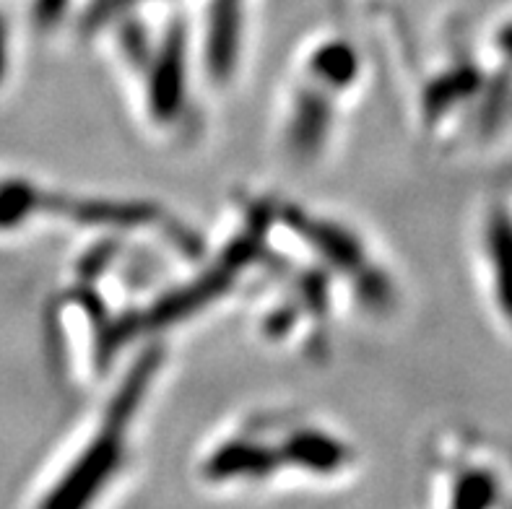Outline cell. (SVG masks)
<instances>
[{
	"label": "cell",
	"instance_id": "cell-1",
	"mask_svg": "<svg viewBox=\"0 0 512 509\" xmlns=\"http://www.w3.org/2000/svg\"><path fill=\"white\" fill-rule=\"evenodd\" d=\"M112 60L133 94V104L151 136L182 138L193 123V32L180 19L151 29L146 21L123 16L104 26Z\"/></svg>",
	"mask_w": 512,
	"mask_h": 509
},
{
	"label": "cell",
	"instance_id": "cell-2",
	"mask_svg": "<svg viewBox=\"0 0 512 509\" xmlns=\"http://www.w3.org/2000/svg\"><path fill=\"white\" fill-rule=\"evenodd\" d=\"M362 86V58L341 34L312 37L292 65L279 99L276 141L286 162L312 167L325 159L346 104Z\"/></svg>",
	"mask_w": 512,
	"mask_h": 509
},
{
	"label": "cell",
	"instance_id": "cell-3",
	"mask_svg": "<svg viewBox=\"0 0 512 509\" xmlns=\"http://www.w3.org/2000/svg\"><path fill=\"white\" fill-rule=\"evenodd\" d=\"M162 346L149 341L125 369L120 385L107 395L84 445L65 465L58 481L42 499L45 507H84L104 497L128 471L136 426L149 406L154 382L162 372Z\"/></svg>",
	"mask_w": 512,
	"mask_h": 509
},
{
	"label": "cell",
	"instance_id": "cell-4",
	"mask_svg": "<svg viewBox=\"0 0 512 509\" xmlns=\"http://www.w3.org/2000/svg\"><path fill=\"white\" fill-rule=\"evenodd\" d=\"M273 226L297 250L310 255V265L328 278L336 297H349L364 315H390L396 310V276L354 226L292 203H273Z\"/></svg>",
	"mask_w": 512,
	"mask_h": 509
},
{
	"label": "cell",
	"instance_id": "cell-5",
	"mask_svg": "<svg viewBox=\"0 0 512 509\" xmlns=\"http://www.w3.org/2000/svg\"><path fill=\"white\" fill-rule=\"evenodd\" d=\"M195 478L208 491H263L286 481L273 411L250 413L216 432L195 458Z\"/></svg>",
	"mask_w": 512,
	"mask_h": 509
},
{
	"label": "cell",
	"instance_id": "cell-6",
	"mask_svg": "<svg viewBox=\"0 0 512 509\" xmlns=\"http://www.w3.org/2000/svg\"><path fill=\"white\" fill-rule=\"evenodd\" d=\"M71 0H32V24L39 32H52L68 16Z\"/></svg>",
	"mask_w": 512,
	"mask_h": 509
},
{
	"label": "cell",
	"instance_id": "cell-7",
	"mask_svg": "<svg viewBox=\"0 0 512 509\" xmlns=\"http://www.w3.org/2000/svg\"><path fill=\"white\" fill-rule=\"evenodd\" d=\"M6 73H8V34L3 21H0V84H3Z\"/></svg>",
	"mask_w": 512,
	"mask_h": 509
}]
</instances>
